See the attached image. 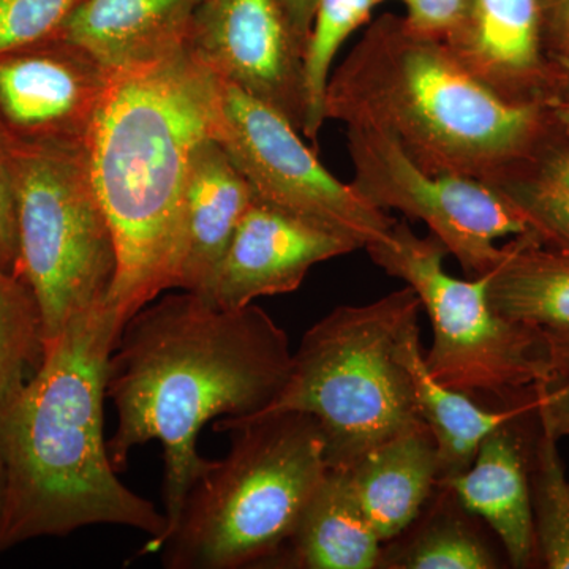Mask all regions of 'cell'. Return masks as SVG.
I'll return each mask as SVG.
<instances>
[{
	"instance_id": "obj_15",
	"label": "cell",
	"mask_w": 569,
	"mask_h": 569,
	"mask_svg": "<svg viewBox=\"0 0 569 569\" xmlns=\"http://www.w3.org/2000/svg\"><path fill=\"white\" fill-rule=\"evenodd\" d=\"M533 413L498 427L481 441L463 473L437 481L467 512L488 523L511 567L520 569L539 563L530 498L531 440L523 427Z\"/></svg>"
},
{
	"instance_id": "obj_16",
	"label": "cell",
	"mask_w": 569,
	"mask_h": 569,
	"mask_svg": "<svg viewBox=\"0 0 569 569\" xmlns=\"http://www.w3.org/2000/svg\"><path fill=\"white\" fill-rule=\"evenodd\" d=\"M253 193L216 138L194 149L186 193V236L178 290L212 301L220 266Z\"/></svg>"
},
{
	"instance_id": "obj_21",
	"label": "cell",
	"mask_w": 569,
	"mask_h": 569,
	"mask_svg": "<svg viewBox=\"0 0 569 569\" xmlns=\"http://www.w3.org/2000/svg\"><path fill=\"white\" fill-rule=\"evenodd\" d=\"M489 305L509 320L541 329L569 328V247L516 236L488 280Z\"/></svg>"
},
{
	"instance_id": "obj_30",
	"label": "cell",
	"mask_w": 569,
	"mask_h": 569,
	"mask_svg": "<svg viewBox=\"0 0 569 569\" xmlns=\"http://www.w3.org/2000/svg\"><path fill=\"white\" fill-rule=\"evenodd\" d=\"M546 47L561 84V107L569 112V0H556L552 9L545 6Z\"/></svg>"
},
{
	"instance_id": "obj_11",
	"label": "cell",
	"mask_w": 569,
	"mask_h": 569,
	"mask_svg": "<svg viewBox=\"0 0 569 569\" xmlns=\"http://www.w3.org/2000/svg\"><path fill=\"white\" fill-rule=\"evenodd\" d=\"M306 43L282 0H201L186 47L213 78L268 104L302 133Z\"/></svg>"
},
{
	"instance_id": "obj_22",
	"label": "cell",
	"mask_w": 569,
	"mask_h": 569,
	"mask_svg": "<svg viewBox=\"0 0 569 569\" xmlns=\"http://www.w3.org/2000/svg\"><path fill=\"white\" fill-rule=\"evenodd\" d=\"M438 498L413 533L395 550L381 552L378 568L392 569H492L500 559L471 526L466 509L460 507L451 490L437 485Z\"/></svg>"
},
{
	"instance_id": "obj_31",
	"label": "cell",
	"mask_w": 569,
	"mask_h": 569,
	"mask_svg": "<svg viewBox=\"0 0 569 569\" xmlns=\"http://www.w3.org/2000/svg\"><path fill=\"white\" fill-rule=\"evenodd\" d=\"M538 410L548 418L553 432L569 437V377L538 385Z\"/></svg>"
},
{
	"instance_id": "obj_6",
	"label": "cell",
	"mask_w": 569,
	"mask_h": 569,
	"mask_svg": "<svg viewBox=\"0 0 569 569\" xmlns=\"http://www.w3.org/2000/svg\"><path fill=\"white\" fill-rule=\"evenodd\" d=\"M421 310L410 284L369 305L336 307L307 329L287 383L263 413L312 415L331 470H350L385 441L427 427L397 355L400 335Z\"/></svg>"
},
{
	"instance_id": "obj_13",
	"label": "cell",
	"mask_w": 569,
	"mask_h": 569,
	"mask_svg": "<svg viewBox=\"0 0 569 569\" xmlns=\"http://www.w3.org/2000/svg\"><path fill=\"white\" fill-rule=\"evenodd\" d=\"M443 41L500 99L561 107L559 73L546 47L545 0H471Z\"/></svg>"
},
{
	"instance_id": "obj_32",
	"label": "cell",
	"mask_w": 569,
	"mask_h": 569,
	"mask_svg": "<svg viewBox=\"0 0 569 569\" xmlns=\"http://www.w3.org/2000/svg\"><path fill=\"white\" fill-rule=\"evenodd\" d=\"M557 380L569 377V328L542 329Z\"/></svg>"
},
{
	"instance_id": "obj_7",
	"label": "cell",
	"mask_w": 569,
	"mask_h": 569,
	"mask_svg": "<svg viewBox=\"0 0 569 569\" xmlns=\"http://www.w3.org/2000/svg\"><path fill=\"white\" fill-rule=\"evenodd\" d=\"M365 250L421 299L433 331L426 365L441 385L481 406L505 408L530 399L538 385L557 380L545 331L490 307L489 274L466 280L449 276L443 266L449 252L437 236H418L396 220L383 239Z\"/></svg>"
},
{
	"instance_id": "obj_12",
	"label": "cell",
	"mask_w": 569,
	"mask_h": 569,
	"mask_svg": "<svg viewBox=\"0 0 569 569\" xmlns=\"http://www.w3.org/2000/svg\"><path fill=\"white\" fill-rule=\"evenodd\" d=\"M111 73L61 36L0 54V122L18 140L86 144Z\"/></svg>"
},
{
	"instance_id": "obj_5",
	"label": "cell",
	"mask_w": 569,
	"mask_h": 569,
	"mask_svg": "<svg viewBox=\"0 0 569 569\" xmlns=\"http://www.w3.org/2000/svg\"><path fill=\"white\" fill-rule=\"evenodd\" d=\"M230 452L211 460L183 500L159 552L168 569H239L269 563L293 537L328 473L325 438L302 411L217 419Z\"/></svg>"
},
{
	"instance_id": "obj_14",
	"label": "cell",
	"mask_w": 569,
	"mask_h": 569,
	"mask_svg": "<svg viewBox=\"0 0 569 569\" xmlns=\"http://www.w3.org/2000/svg\"><path fill=\"white\" fill-rule=\"evenodd\" d=\"M356 250L350 239L253 198L224 253L212 302L241 309L264 296L291 293L313 266Z\"/></svg>"
},
{
	"instance_id": "obj_4",
	"label": "cell",
	"mask_w": 569,
	"mask_h": 569,
	"mask_svg": "<svg viewBox=\"0 0 569 569\" xmlns=\"http://www.w3.org/2000/svg\"><path fill=\"white\" fill-rule=\"evenodd\" d=\"M326 119L373 127L418 167L496 187L569 140V112L500 99L403 18L367 29L329 80Z\"/></svg>"
},
{
	"instance_id": "obj_3",
	"label": "cell",
	"mask_w": 569,
	"mask_h": 569,
	"mask_svg": "<svg viewBox=\"0 0 569 569\" xmlns=\"http://www.w3.org/2000/svg\"><path fill=\"white\" fill-rule=\"evenodd\" d=\"M217 99L219 82L187 47L111 73L86 149L118 252L108 306L122 325L178 288L190 167Z\"/></svg>"
},
{
	"instance_id": "obj_26",
	"label": "cell",
	"mask_w": 569,
	"mask_h": 569,
	"mask_svg": "<svg viewBox=\"0 0 569 569\" xmlns=\"http://www.w3.org/2000/svg\"><path fill=\"white\" fill-rule=\"evenodd\" d=\"M41 358L43 335L36 296L0 254V402L32 376Z\"/></svg>"
},
{
	"instance_id": "obj_18",
	"label": "cell",
	"mask_w": 569,
	"mask_h": 569,
	"mask_svg": "<svg viewBox=\"0 0 569 569\" xmlns=\"http://www.w3.org/2000/svg\"><path fill=\"white\" fill-rule=\"evenodd\" d=\"M348 471L366 518L383 542L411 527L432 498L438 451L429 427L411 430L367 452Z\"/></svg>"
},
{
	"instance_id": "obj_29",
	"label": "cell",
	"mask_w": 569,
	"mask_h": 569,
	"mask_svg": "<svg viewBox=\"0 0 569 569\" xmlns=\"http://www.w3.org/2000/svg\"><path fill=\"white\" fill-rule=\"evenodd\" d=\"M411 28L445 39L468 10L471 0H403Z\"/></svg>"
},
{
	"instance_id": "obj_23",
	"label": "cell",
	"mask_w": 569,
	"mask_h": 569,
	"mask_svg": "<svg viewBox=\"0 0 569 569\" xmlns=\"http://www.w3.org/2000/svg\"><path fill=\"white\" fill-rule=\"evenodd\" d=\"M538 432L529 452L531 512L539 563L569 569V481L559 451V436L537 410Z\"/></svg>"
},
{
	"instance_id": "obj_8",
	"label": "cell",
	"mask_w": 569,
	"mask_h": 569,
	"mask_svg": "<svg viewBox=\"0 0 569 569\" xmlns=\"http://www.w3.org/2000/svg\"><path fill=\"white\" fill-rule=\"evenodd\" d=\"M11 138L18 274L36 296L44 347L70 320L108 305L118 252L86 144Z\"/></svg>"
},
{
	"instance_id": "obj_33",
	"label": "cell",
	"mask_w": 569,
	"mask_h": 569,
	"mask_svg": "<svg viewBox=\"0 0 569 569\" xmlns=\"http://www.w3.org/2000/svg\"><path fill=\"white\" fill-rule=\"evenodd\" d=\"M320 0H282L288 17L293 21L296 31L307 41Z\"/></svg>"
},
{
	"instance_id": "obj_19",
	"label": "cell",
	"mask_w": 569,
	"mask_h": 569,
	"mask_svg": "<svg viewBox=\"0 0 569 569\" xmlns=\"http://www.w3.org/2000/svg\"><path fill=\"white\" fill-rule=\"evenodd\" d=\"M397 355L410 372L419 417L429 427L438 451V481L463 473L473 462L479 445L498 427L537 411L538 387L518 406L489 408L445 387L429 372L421 350L419 320L403 329Z\"/></svg>"
},
{
	"instance_id": "obj_2",
	"label": "cell",
	"mask_w": 569,
	"mask_h": 569,
	"mask_svg": "<svg viewBox=\"0 0 569 569\" xmlns=\"http://www.w3.org/2000/svg\"><path fill=\"white\" fill-rule=\"evenodd\" d=\"M122 328L108 305L73 318L0 402V553L92 526L140 530L151 537L141 553L159 550L167 516L123 485L104 438L108 365Z\"/></svg>"
},
{
	"instance_id": "obj_27",
	"label": "cell",
	"mask_w": 569,
	"mask_h": 569,
	"mask_svg": "<svg viewBox=\"0 0 569 569\" xmlns=\"http://www.w3.org/2000/svg\"><path fill=\"white\" fill-rule=\"evenodd\" d=\"M81 0H0V54L52 39Z\"/></svg>"
},
{
	"instance_id": "obj_28",
	"label": "cell",
	"mask_w": 569,
	"mask_h": 569,
	"mask_svg": "<svg viewBox=\"0 0 569 569\" xmlns=\"http://www.w3.org/2000/svg\"><path fill=\"white\" fill-rule=\"evenodd\" d=\"M0 254L18 274L17 201H14L13 138L0 122Z\"/></svg>"
},
{
	"instance_id": "obj_1",
	"label": "cell",
	"mask_w": 569,
	"mask_h": 569,
	"mask_svg": "<svg viewBox=\"0 0 569 569\" xmlns=\"http://www.w3.org/2000/svg\"><path fill=\"white\" fill-rule=\"evenodd\" d=\"M291 361L287 332L257 305L223 309L182 290L159 296L123 325L108 365L107 399L118 411L108 452L121 473L133 448L162 445L167 533L211 462L198 452L203 427L263 413Z\"/></svg>"
},
{
	"instance_id": "obj_9",
	"label": "cell",
	"mask_w": 569,
	"mask_h": 569,
	"mask_svg": "<svg viewBox=\"0 0 569 569\" xmlns=\"http://www.w3.org/2000/svg\"><path fill=\"white\" fill-rule=\"evenodd\" d=\"M217 82L212 137L244 176L254 200L350 239L362 250L389 233L396 219L337 179L280 112Z\"/></svg>"
},
{
	"instance_id": "obj_24",
	"label": "cell",
	"mask_w": 569,
	"mask_h": 569,
	"mask_svg": "<svg viewBox=\"0 0 569 569\" xmlns=\"http://www.w3.org/2000/svg\"><path fill=\"white\" fill-rule=\"evenodd\" d=\"M376 0H320L305 51L306 118L302 134L318 141L326 121L331 70L346 41L369 21Z\"/></svg>"
},
{
	"instance_id": "obj_17",
	"label": "cell",
	"mask_w": 569,
	"mask_h": 569,
	"mask_svg": "<svg viewBox=\"0 0 569 569\" xmlns=\"http://www.w3.org/2000/svg\"><path fill=\"white\" fill-rule=\"evenodd\" d=\"M201 0H81L62 39L116 71L156 61L186 47Z\"/></svg>"
},
{
	"instance_id": "obj_34",
	"label": "cell",
	"mask_w": 569,
	"mask_h": 569,
	"mask_svg": "<svg viewBox=\"0 0 569 569\" xmlns=\"http://www.w3.org/2000/svg\"><path fill=\"white\" fill-rule=\"evenodd\" d=\"M3 492H6V470H3L2 455H0V512H2Z\"/></svg>"
},
{
	"instance_id": "obj_35",
	"label": "cell",
	"mask_w": 569,
	"mask_h": 569,
	"mask_svg": "<svg viewBox=\"0 0 569 569\" xmlns=\"http://www.w3.org/2000/svg\"><path fill=\"white\" fill-rule=\"evenodd\" d=\"M385 2V0H376V3ZM403 2V0H402Z\"/></svg>"
},
{
	"instance_id": "obj_25",
	"label": "cell",
	"mask_w": 569,
	"mask_h": 569,
	"mask_svg": "<svg viewBox=\"0 0 569 569\" xmlns=\"http://www.w3.org/2000/svg\"><path fill=\"white\" fill-rule=\"evenodd\" d=\"M542 244L569 247V140L496 187Z\"/></svg>"
},
{
	"instance_id": "obj_10",
	"label": "cell",
	"mask_w": 569,
	"mask_h": 569,
	"mask_svg": "<svg viewBox=\"0 0 569 569\" xmlns=\"http://www.w3.org/2000/svg\"><path fill=\"white\" fill-rule=\"evenodd\" d=\"M347 148L356 192L381 211L392 209L425 223L468 279L497 268L505 254L497 241L531 233L523 213L497 189L477 179L430 173L383 130L348 126Z\"/></svg>"
},
{
	"instance_id": "obj_20",
	"label": "cell",
	"mask_w": 569,
	"mask_h": 569,
	"mask_svg": "<svg viewBox=\"0 0 569 569\" xmlns=\"http://www.w3.org/2000/svg\"><path fill=\"white\" fill-rule=\"evenodd\" d=\"M383 541L366 518L347 470H331L296 527L293 537L269 561L284 568H378Z\"/></svg>"
}]
</instances>
